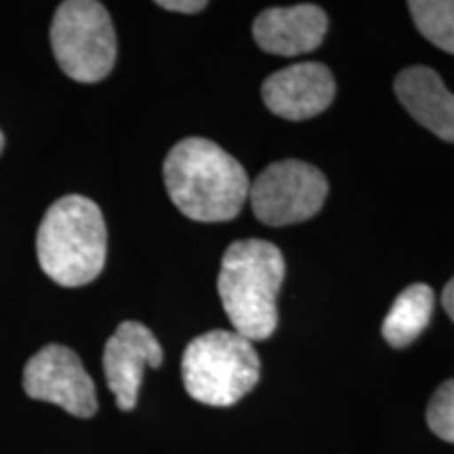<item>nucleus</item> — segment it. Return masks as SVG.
Returning <instances> with one entry per match:
<instances>
[{"mask_svg":"<svg viewBox=\"0 0 454 454\" xmlns=\"http://www.w3.org/2000/svg\"><path fill=\"white\" fill-rule=\"evenodd\" d=\"M394 89L414 121L435 137L454 144V95L438 72L427 66H411L397 74Z\"/></svg>","mask_w":454,"mask_h":454,"instance_id":"9b49d317","label":"nucleus"},{"mask_svg":"<svg viewBox=\"0 0 454 454\" xmlns=\"http://www.w3.org/2000/svg\"><path fill=\"white\" fill-rule=\"evenodd\" d=\"M326 30L328 17L317 4L265 9L253 24V36L259 49L280 57L311 53L325 41Z\"/></svg>","mask_w":454,"mask_h":454,"instance_id":"9d476101","label":"nucleus"},{"mask_svg":"<svg viewBox=\"0 0 454 454\" xmlns=\"http://www.w3.org/2000/svg\"><path fill=\"white\" fill-rule=\"evenodd\" d=\"M158 7L175 13H200L208 4L204 0H158Z\"/></svg>","mask_w":454,"mask_h":454,"instance_id":"2eb2a0df","label":"nucleus"},{"mask_svg":"<svg viewBox=\"0 0 454 454\" xmlns=\"http://www.w3.org/2000/svg\"><path fill=\"white\" fill-rule=\"evenodd\" d=\"M24 389L32 400L51 402L78 419L98 412V391L81 357L66 345H44L24 368Z\"/></svg>","mask_w":454,"mask_h":454,"instance_id":"0eeeda50","label":"nucleus"},{"mask_svg":"<svg viewBox=\"0 0 454 454\" xmlns=\"http://www.w3.org/2000/svg\"><path fill=\"white\" fill-rule=\"evenodd\" d=\"M427 425L438 438L454 444V379L435 389L427 406Z\"/></svg>","mask_w":454,"mask_h":454,"instance_id":"4468645a","label":"nucleus"},{"mask_svg":"<svg viewBox=\"0 0 454 454\" xmlns=\"http://www.w3.org/2000/svg\"><path fill=\"white\" fill-rule=\"evenodd\" d=\"M162 173L175 207L200 223H221L238 217L251 190L242 164L204 137H187L175 144Z\"/></svg>","mask_w":454,"mask_h":454,"instance_id":"f257e3e1","label":"nucleus"},{"mask_svg":"<svg viewBox=\"0 0 454 454\" xmlns=\"http://www.w3.org/2000/svg\"><path fill=\"white\" fill-rule=\"evenodd\" d=\"M434 288L423 282L411 284L397 294L394 305L385 316L381 328L383 339L395 349L408 348L427 328L431 314H434Z\"/></svg>","mask_w":454,"mask_h":454,"instance_id":"f8f14e48","label":"nucleus"},{"mask_svg":"<svg viewBox=\"0 0 454 454\" xmlns=\"http://www.w3.org/2000/svg\"><path fill=\"white\" fill-rule=\"evenodd\" d=\"M55 59L76 82H99L116 64V32L112 17L95 0H66L51 24Z\"/></svg>","mask_w":454,"mask_h":454,"instance_id":"39448f33","label":"nucleus"},{"mask_svg":"<svg viewBox=\"0 0 454 454\" xmlns=\"http://www.w3.org/2000/svg\"><path fill=\"white\" fill-rule=\"evenodd\" d=\"M326 194L325 173L314 164L293 158L270 164L248 190L254 217L271 227L311 219L325 207Z\"/></svg>","mask_w":454,"mask_h":454,"instance_id":"423d86ee","label":"nucleus"},{"mask_svg":"<svg viewBox=\"0 0 454 454\" xmlns=\"http://www.w3.org/2000/svg\"><path fill=\"white\" fill-rule=\"evenodd\" d=\"M334 78L325 64L303 61L265 78L261 95L271 114L284 121H308L328 110L334 99Z\"/></svg>","mask_w":454,"mask_h":454,"instance_id":"1a4fd4ad","label":"nucleus"},{"mask_svg":"<svg viewBox=\"0 0 454 454\" xmlns=\"http://www.w3.org/2000/svg\"><path fill=\"white\" fill-rule=\"evenodd\" d=\"M38 263L51 280L76 288L93 282L106 265L107 230L90 198L70 194L51 204L36 236Z\"/></svg>","mask_w":454,"mask_h":454,"instance_id":"7ed1b4c3","label":"nucleus"},{"mask_svg":"<svg viewBox=\"0 0 454 454\" xmlns=\"http://www.w3.org/2000/svg\"><path fill=\"white\" fill-rule=\"evenodd\" d=\"M284 271V254L268 240H238L227 247L221 259L219 299L231 326L240 337L265 340L276 333Z\"/></svg>","mask_w":454,"mask_h":454,"instance_id":"f03ea898","label":"nucleus"},{"mask_svg":"<svg viewBox=\"0 0 454 454\" xmlns=\"http://www.w3.org/2000/svg\"><path fill=\"white\" fill-rule=\"evenodd\" d=\"M257 349L236 331H211L190 340L181 374L190 397L207 406H231L259 383Z\"/></svg>","mask_w":454,"mask_h":454,"instance_id":"20e7f679","label":"nucleus"},{"mask_svg":"<svg viewBox=\"0 0 454 454\" xmlns=\"http://www.w3.org/2000/svg\"><path fill=\"white\" fill-rule=\"evenodd\" d=\"M442 305H444L448 317L454 322V278L444 286V293H442Z\"/></svg>","mask_w":454,"mask_h":454,"instance_id":"dca6fc26","label":"nucleus"},{"mask_svg":"<svg viewBox=\"0 0 454 454\" xmlns=\"http://www.w3.org/2000/svg\"><path fill=\"white\" fill-rule=\"evenodd\" d=\"M408 11L431 44L454 55V0H412Z\"/></svg>","mask_w":454,"mask_h":454,"instance_id":"ddd939ff","label":"nucleus"},{"mask_svg":"<svg viewBox=\"0 0 454 454\" xmlns=\"http://www.w3.org/2000/svg\"><path fill=\"white\" fill-rule=\"evenodd\" d=\"M3 150H4V135L3 130H0V154H3Z\"/></svg>","mask_w":454,"mask_h":454,"instance_id":"f3484780","label":"nucleus"},{"mask_svg":"<svg viewBox=\"0 0 454 454\" xmlns=\"http://www.w3.org/2000/svg\"><path fill=\"white\" fill-rule=\"evenodd\" d=\"M160 364L162 348L150 328L133 320L116 328L104 349V372L121 411L129 412L137 406L145 366L158 368Z\"/></svg>","mask_w":454,"mask_h":454,"instance_id":"6e6552de","label":"nucleus"}]
</instances>
